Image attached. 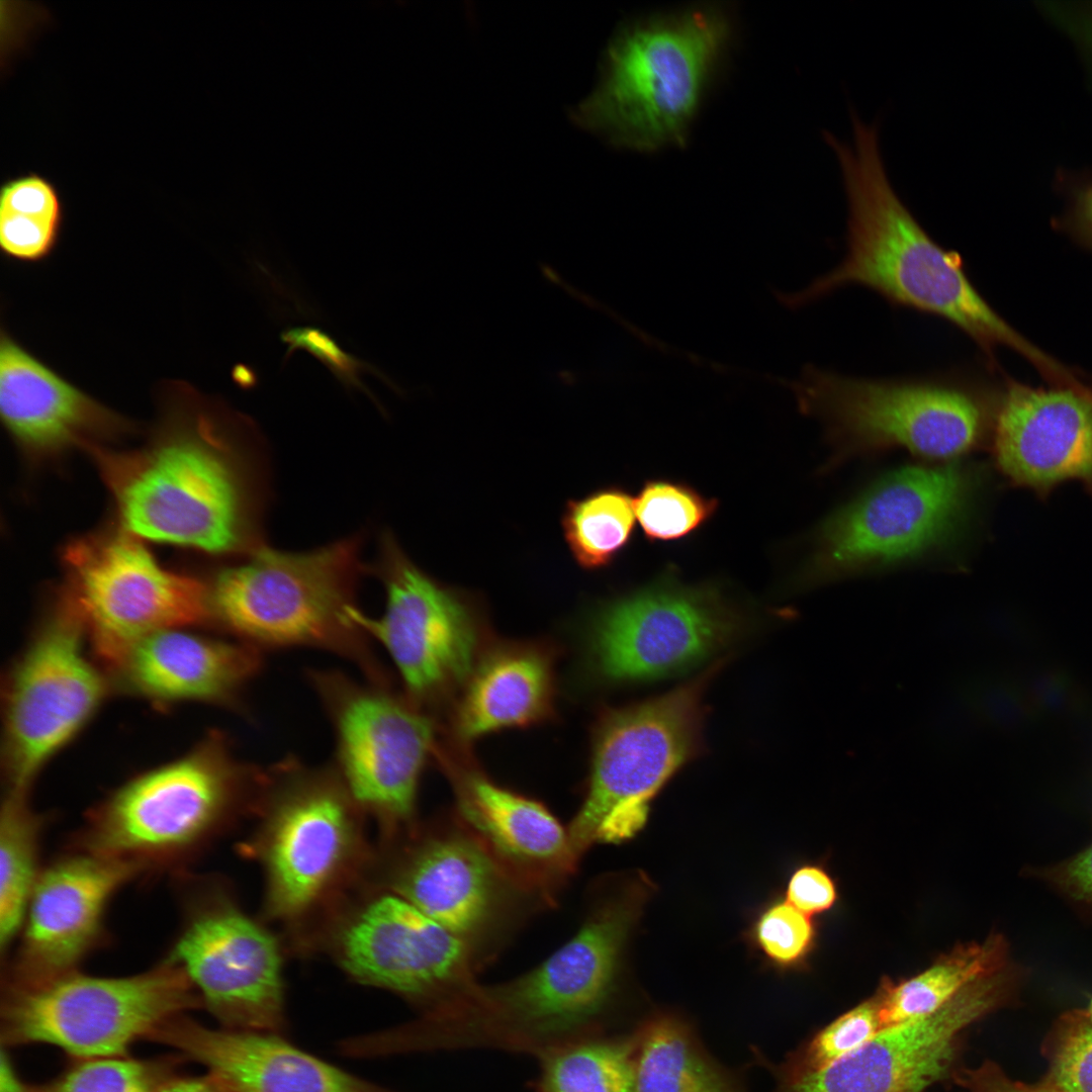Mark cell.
Listing matches in <instances>:
<instances>
[{
    "label": "cell",
    "instance_id": "6",
    "mask_svg": "<svg viewBox=\"0 0 1092 1092\" xmlns=\"http://www.w3.org/2000/svg\"><path fill=\"white\" fill-rule=\"evenodd\" d=\"M976 380L963 370L869 378L810 367L796 390L824 425L831 463L892 447L944 459L978 447L993 426L997 403Z\"/></svg>",
    "mask_w": 1092,
    "mask_h": 1092
},
{
    "label": "cell",
    "instance_id": "11",
    "mask_svg": "<svg viewBox=\"0 0 1092 1092\" xmlns=\"http://www.w3.org/2000/svg\"><path fill=\"white\" fill-rule=\"evenodd\" d=\"M260 772L236 760L218 736L211 737L115 792L93 817L87 851L140 864L185 850Z\"/></svg>",
    "mask_w": 1092,
    "mask_h": 1092
},
{
    "label": "cell",
    "instance_id": "23",
    "mask_svg": "<svg viewBox=\"0 0 1092 1092\" xmlns=\"http://www.w3.org/2000/svg\"><path fill=\"white\" fill-rule=\"evenodd\" d=\"M139 866L87 851L47 869L28 903L12 987L72 973L97 938L108 901Z\"/></svg>",
    "mask_w": 1092,
    "mask_h": 1092
},
{
    "label": "cell",
    "instance_id": "47",
    "mask_svg": "<svg viewBox=\"0 0 1092 1092\" xmlns=\"http://www.w3.org/2000/svg\"><path fill=\"white\" fill-rule=\"evenodd\" d=\"M1075 15L1077 16H1073L1074 19L1069 20V23L1092 48V6L1078 9Z\"/></svg>",
    "mask_w": 1092,
    "mask_h": 1092
},
{
    "label": "cell",
    "instance_id": "24",
    "mask_svg": "<svg viewBox=\"0 0 1092 1092\" xmlns=\"http://www.w3.org/2000/svg\"><path fill=\"white\" fill-rule=\"evenodd\" d=\"M234 1092H390L305 1053L275 1032L212 1029L181 1015L151 1035Z\"/></svg>",
    "mask_w": 1092,
    "mask_h": 1092
},
{
    "label": "cell",
    "instance_id": "21",
    "mask_svg": "<svg viewBox=\"0 0 1092 1092\" xmlns=\"http://www.w3.org/2000/svg\"><path fill=\"white\" fill-rule=\"evenodd\" d=\"M994 458L1013 484L1046 495L1066 480L1092 494V390L1008 381L997 400Z\"/></svg>",
    "mask_w": 1092,
    "mask_h": 1092
},
{
    "label": "cell",
    "instance_id": "31",
    "mask_svg": "<svg viewBox=\"0 0 1092 1092\" xmlns=\"http://www.w3.org/2000/svg\"><path fill=\"white\" fill-rule=\"evenodd\" d=\"M64 205L56 185L29 172L6 179L0 188V247L11 259L36 262L55 249Z\"/></svg>",
    "mask_w": 1092,
    "mask_h": 1092
},
{
    "label": "cell",
    "instance_id": "7",
    "mask_svg": "<svg viewBox=\"0 0 1092 1092\" xmlns=\"http://www.w3.org/2000/svg\"><path fill=\"white\" fill-rule=\"evenodd\" d=\"M724 662L661 696L608 710L600 718L587 790L567 827L580 859L596 843L635 836L657 793L702 752L704 695Z\"/></svg>",
    "mask_w": 1092,
    "mask_h": 1092
},
{
    "label": "cell",
    "instance_id": "4",
    "mask_svg": "<svg viewBox=\"0 0 1092 1092\" xmlns=\"http://www.w3.org/2000/svg\"><path fill=\"white\" fill-rule=\"evenodd\" d=\"M721 4H701L621 25L596 86L569 111L579 128L621 150L687 145L691 125L733 36Z\"/></svg>",
    "mask_w": 1092,
    "mask_h": 1092
},
{
    "label": "cell",
    "instance_id": "46",
    "mask_svg": "<svg viewBox=\"0 0 1092 1092\" xmlns=\"http://www.w3.org/2000/svg\"><path fill=\"white\" fill-rule=\"evenodd\" d=\"M1 1080H0V1092H31V1088L27 1087L18 1077L13 1065L11 1064L5 1053L1 1056Z\"/></svg>",
    "mask_w": 1092,
    "mask_h": 1092
},
{
    "label": "cell",
    "instance_id": "10",
    "mask_svg": "<svg viewBox=\"0 0 1092 1092\" xmlns=\"http://www.w3.org/2000/svg\"><path fill=\"white\" fill-rule=\"evenodd\" d=\"M749 624L719 586L687 583L669 568L594 611L589 656L597 674L608 682L665 677L721 652Z\"/></svg>",
    "mask_w": 1092,
    "mask_h": 1092
},
{
    "label": "cell",
    "instance_id": "18",
    "mask_svg": "<svg viewBox=\"0 0 1092 1092\" xmlns=\"http://www.w3.org/2000/svg\"><path fill=\"white\" fill-rule=\"evenodd\" d=\"M339 948L356 980L401 995L423 1015L460 1008L480 985L470 947L396 893L361 909L342 930Z\"/></svg>",
    "mask_w": 1092,
    "mask_h": 1092
},
{
    "label": "cell",
    "instance_id": "36",
    "mask_svg": "<svg viewBox=\"0 0 1092 1092\" xmlns=\"http://www.w3.org/2000/svg\"><path fill=\"white\" fill-rule=\"evenodd\" d=\"M746 939L770 968L800 971L817 945V927L811 916L786 899H775L755 915Z\"/></svg>",
    "mask_w": 1092,
    "mask_h": 1092
},
{
    "label": "cell",
    "instance_id": "14",
    "mask_svg": "<svg viewBox=\"0 0 1092 1092\" xmlns=\"http://www.w3.org/2000/svg\"><path fill=\"white\" fill-rule=\"evenodd\" d=\"M311 680L333 722L337 770L353 800L394 826L414 827L434 741L431 720L387 686H363L334 671H314Z\"/></svg>",
    "mask_w": 1092,
    "mask_h": 1092
},
{
    "label": "cell",
    "instance_id": "41",
    "mask_svg": "<svg viewBox=\"0 0 1092 1092\" xmlns=\"http://www.w3.org/2000/svg\"><path fill=\"white\" fill-rule=\"evenodd\" d=\"M785 896L789 903L812 917L831 910L838 900V891L822 864L805 863L791 874Z\"/></svg>",
    "mask_w": 1092,
    "mask_h": 1092
},
{
    "label": "cell",
    "instance_id": "1",
    "mask_svg": "<svg viewBox=\"0 0 1092 1092\" xmlns=\"http://www.w3.org/2000/svg\"><path fill=\"white\" fill-rule=\"evenodd\" d=\"M852 143L823 136L837 159L847 202L846 254L832 271L790 299L801 304L849 285L869 288L893 306L942 318L993 359L1006 345L1041 369L1051 360L1021 338L969 279L962 256L937 244L894 190L877 123L851 110Z\"/></svg>",
    "mask_w": 1092,
    "mask_h": 1092
},
{
    "label": "cell",
    "instance_id": "27",
    "mask_svg": "<svg viewBox=\"0 0 1092 1092\" xmlns=\"http://www.w3.org/2000/svg\"><path fill=\"white\" fill-rule=\"evenodd\" d=\"M549 657L533 647H506L479 660L467 679L456 731L472 740L492 731L523 726L550 710Z\"/></svg>",
    "mask_w": 1092,
    "mask_h": 1092
},
{
    "label": "cell",
    "instance_id": "42",
    "mask_svg": "<svg viewBox=\"0 0 1092 1092\" xmlns=\"http://www.w3.org/2000/svg\"><path fill=\"white\" fill-rule=\"evenodd\" d=\"M1040 875L1069 900L1092 909V844Z\"/></svg>",
    "mask_w": 1092,
    "mask_h": 1092
},
{
    "label": "cell",
    "instance_id": "8",
    "mask_svg": "<svg viewBox=\"0 0 1092 1092\" xmlns=\"http://www.w3.org/2000/svg\"><path fill=\"white\" fill-rule=\"evenodd\" d=\"M980 480L978 469L954 463L892 472L818 528L801 581L818 584L947 544L969 521Z\"/></svg>",
    "mask_w": 1092,
    "mask_h": 1092
},
{
    "label": "cell",
    "instance_id": "12",
    "mask_svg": "<svg viewBox=\"0 0 1092 1092\" xmlns=\"http://www.w3.org/2000/svg\"><path fill=\"white\" fill-rule=\"evenodd\" d=\"M65 560L68 598L97 654L115 668L144 638L210 618L207 587L161 567L129 534L83 538Z\"/></svg>",
    "mask_w": 1092,
    "mask_h": 1092
},
{
    "label": "cell",
    "instance_id": "30",
    "mask_svg": "<svg viewBox=\"0 0 1092 1092\" xmlns=\"http://www.w3.org/2000/svg\"><path fill=\"white\" fill-rule=\"evenodd\" d=\"M635 1037L593 1035L540 1059L537 1092H635Z\"/></svg>",
    "mask_w": 1092,
    "mask_h": 1092
},
{
    "label": "cell",
    "instance_id": "33",
    "mask_svg": "<svg viewBox=\"0 0 1092 1092\" xmlns=\"http://www.w3.org/2000/svg\"><path fill=\"white\" fill-rule=\"evenodd\" d=\"M39 823L24 794L9 793L0 824V943L9 946L22 924L35 886Z\"/></svg>",
    "mask_w": 1092,
    "mask_h": 1092
},
{
    "label": "cell",
    "instance_id": "48",
    "mask_svg": "<svg viewBox=\"0 0 1092 1092\" xmlns=\"http://www.w3.org/2000/svg\"><path fill=\"white\" fill-rule=\"evenodd\" d=\"M234 379L244 388L253 387L257 383L256 373L245 365H238L234 369Z\"/></svg>",
    "mask_w": 1092,
    "mask_h": 1092
},
{
    "label": "cell",
    "instance_id": "28",
    "mask_svg": "<svg viewBox=\"0 0 1092 1092\" xmlns=\"http://www.w3.org/2000/svg\"><path fill=\"white\" fill-rule=\"evenodd\" d=\"M1011 961L1007 940L992 932L982 941L957 944L912 977L883 978L875 992L883 1029L937 1011L969 983Z\"/></svg>",
    "mask_w": 1092,
    "mask_h": 1092
},
{
    "label": "cell",
    "instance_id": "37",
    "mask_svg": "<svg viewBox=\"0 0 1092 1092\" xmlns=\"http://www.w3.org/2000/svg\"><path fill=\"white\" fill-rule=\"evenodd\" d=\"M1046 1071L1039 1080L1055 1092H1092V1022L1089 1011L1064 1012L1040 1050Z\"/></svg>",
    "mask_w": 1092,
    "mask_h": 1092
},
{
    "label": "cell",
    "instance_id": "45",
    "mask_svg": "<svg viewBox=\"0 0 1092 1092\" xmlns=\"http://www.w3.org/2000/svg\"><path fill=\"white\" fill-rule=\"evenodd\" d=\"M153 1092H234L218 1079L208 1074L205 1077L168 1078Z\"/></svg>",
    "mask_w": 1092,
    "mask_h": 1092
},
{
    "label": "cell",
    "instance_id": "20",
    "mask_svg": "<svg viewBox=\"0 0 1092 1092\" xmlns=\"http://www.w3.org/2000/svg\"><path fill=\"white\" fill-rule=\"evenodd\" d=\"M168 961L178 965L226 1028L284 1026L281 957L274 937L231 906L195 914Z\"/></svg>",
    "mask_w": 1092,
    "mask_h": 1092
},
{
    "label": "cell",
    "instance_id": "25",
    "mask_svg": "<svg viewBox=\"0 0 1092 1092\" xmlns=\"http://www.w3.org/2000/svg\"><path fill=\"white\" fill-rule=\"evenodd\" d=\"M0 414L9 433L37 451L56 450L126 425L4 329L0 337Z\"/></svg>",
    "mask_w": 1092,
    "mask_h": 1092
},
{
    "label": "cell",
    "instance_id": "5",
    "mask_svg": "<svg viewBox=\"0 0 1092 1092\" xmlns=\"http://www.w3.org/2000/svg\"><path fill=\"white\" fill-rule=\"evenodd\" d=\"M359 570L355 539L302 553L258 549L207 587L210 618L258 649H327L354 660L372 682L384 684V671L351 619Z\"/></svg>",
    "mask_w": 1092,
    "mask_h": 1092
},
{
    "label": "cell",
    "instance_id": "35",
    "mask_svg": "<svg viewBox=\"0 0 1092 1092\" xmlns=\"http://www.w3.org/2000/svg\"><path fill=\"white\" fill-rule=\"evenodd\" d=\"M882 1029L879 998L875 993L790 1054L775 1068L774 1075L800 1076L823 1070L861 1048Z\"/></svg>",
    "mask_w": 1092,
    "mask_h": 1092
},
{
    "label": "cell",
    "instance_id": "44",
    "mask_svg": "<svg viewBox=\"0 0 1092 1092\" xmlns=\"http://www.w3.org/2000/svg\"><path fill=\"white\" fill-rule=\"evenodd\" d=\"M1067 224L1081 241L1092 248V179L1086 180L1073 191Z\"/></svg>",
    "mask_w": 1092,
    "mask_h": 1092
},
{
    "label": "cell",
    "instance_id": "43",
    "mask_svg": "<svg viewBox=\"0 0 1092 1092\" xmlns=\"http://www.w3.org/2000/svg\"><path fill=\"white\" fill-rule=\"evenodd\" d=\"M951 1080L968 1092H1055L1039 1081L1031 1084L1011 1079L992 1061H985L977 1068L960 1066Z\"/></svg>",
    "mask_w": 1092,
    "mask_h": 1092
},
{
    "label": "cell",
    "instance_id": "29",
    "mask_svg": "<svg viewBox=\"0 0 1092 1092\" xmlns=\"http://www.w3.org/2000/svg\"><path fill=\"white\" fill-rule=\"evenodd\" d=\"M635 1037V1092H746L679 1018L658 1014Z\"/></svg>",
    "mask_w": 1092,
    "mask_h": 1092
},
{
    "label": "cell",
    "instance_id": "3",
    "mask_svg": "<svg viewBox=\"0 0 1092 1092\" xmlns=\"http://www.w3.org/2000/svg\"><path fill=\"white\" fill-rule=\"evenodd\" d=\"M575 934L533 970L480 985L445 1028L452 1049L536 1055L590 1035L610 1000L629 936L651 894L643 876L597 888Z\"/></svg>",
    "mask_w": 1092,
    "mask_h": 1092
},
{
    "label": "cell",
    "instance_id": "49",
    "mask_svg": "<svg viewBox=\"0 0 1092 1092\" xmlns=\"http://www.w3.org/2000/svg\"><path fill=\"white\" fill-rule=\"evenodd\" d=\"M1088 1011H1089L1090 1019H1091V1022H1092V1001H1091L1090 1010H1088Z\"/></svg>",
    "mask_w": 1092,
    "mask_h": 1092
},
{
    "label": "cell",
    "instance_id": "19",
    "mask_svg": "<svg viewBox=\"0 0 1092 1092\" xmlns=\"http://www.w3.org/2000/svg\"><path fill=\"white\" fill-rule=\"evenodd\" d=\"M271 772L280 786L265 849L268 904L275 916L293 917L315 901L347 857L354 800L335 769L286 760Z\"/></svg>",
    "mask_w": 1092,
    "mask_h": 1092
},
{
    "label": "cell",
    "instance_id": "38",
    "mask_svg": "<svg viewBox=\"0 0 1092 1092\" xmlns=\"http://www.w3.org/2000/svg\"><path fill=\"white\" fill-rule=\"evenodd\" d=\"M169 1060L118 1057L82 1059L31 1092H153L169 1078Z\"/></svg>",
    "mask_w": 1092,
    "mask_h": 1092
},
{
    "label": "cell",
    "instance_id": "39",
    "mask_svg": "<svg viewBox=\"0 0 1092 1092\" xmlns=\"http://www.w3.org/2000/svg\"><path fill=\"white\" fill-rule=\"evenodd\" d=\"M280 340L286 345L285 361L296 351H305L323 363L348 390L362 391L376 401L361 379L365 373L373 374L394 387L390 379L377 367L345 351L329 333L318 327H288L280 333Z\"/></svg>",
    "mask_w": 1092,
    "mask_h": 1092
},
{
    "label": "cell",
    "instance_id": "17",
    "mask_svg": "<svg viewBox=\"0 0 1092 1092\" xmlns=\"http://www.w3.org/2000/svg\"><path fill=\"white\" fill-rule=\"evenodd\" d=\"M82 618L67 597L16 665L6 708L10 792L24 794L36 772L87 722L105 681L84 648Z\"/></svg>",
    "mask_w": 1092,
    "mask_h": 1092
},
{
    "label": "cell",
    "instance_id": "40",
    "mask_svg": "<svg viewBox=\"0 0 1092 1092\" xmlns=\"http://www.w3.org/2000/svg\"><path fill=\"white\" fill-rule=\"evenodd\" d=\"M970 704L956 685L942 692L932 704L925 732L931 748L944 756L963 752L970 733Z\"/></svg>",
    "mask_w": 1092,
    "mask_h": 1092
},
{
    "label": "cell",
    "instance_id": "2",
    "mask_svg": "<svg viewBox=\"0 0 1092 1092\" xmlns=\"http://www.w3.org/2000/svg\"><path fill=\"white\" fill-rule=\"evenodd\" d=\"M164 432L103 469L122 521L136 536L213 553L254 541L253 486L229 438L233 414L183 381L166 382Z\"/></svg>",
    "mask_w": 1092,
    "mask_h": 1092
},
{
    "label": "cell",
    "instance_id": "34",
    "mask_svg": "<svg viewBox=\"0 0 1092 1092\" xmlns=\"http://www.w3.org/2000/svg\"><path fill=\"white\" fill-rule=\"evenodd\" d=\"M634 498V511L650 543L685 540L708 524L719 508L689 483L666 478L646 480Z\"/></svg>",
    "mask_w": 1092,
    "mask_h": 1092
},
{
    "label": "cell",
    "instance_id": "16",
    "mask_svg": "<svg viewBox=\"0 0 1092 1092\" xmlns=\"http://www.w3.org/2000/svg\"><path fill=\"white\" fill-rule=\"evenodd\" d=\"M1021 982L1022 972L1015 963L986 973L937 1011L882 1029L823 1070L775 1075V1092H923L936 1082L951 1080L967 1029L1010 1005Z\"/></svg>",
    "mask_w": 1092,
    "mask_h": 1092
},
{
    "label": "cell",
    "instance_id": "9",
    "mask_svg": "<svg viewBox=\"0 0 1092 1092\" xmlns=\"http://www.w3.org/2000/svg\"><path fill=\"white\" fill-rule=\"evenodd\" d=\"M193 985L176 964L122 978L70 973L11 987L2 1012L9 1044L47 1043L81 1058L124 1056L141 1036L197 1006Z\"/></svg>",
    "mask_w": 1092,
    "mask_h": 1092
},
{
    "label": "cell",
    "instance_id": "22",
    "mask_svg": "<svg viewBox=\"0 0 1092 1092\" xmlns=\"http://www.w3.org/2000/svg\"><path fill=\"white\" fill-rule=\"evenodd\" d=\"M456 819L498 869L546 909L576 873L580 858L567 828L540 802L475 770L454 775Z\"/></svg>",
    "mask_w": 1092,
    "mask_h": 1092
},
{
    "label": "cell",
    "instance_id": "26",
    "mask_svg": "<svg viewBox=\"0 0 1092 1092\" xmlns=\"http://www.w3.org/2000/svg\"><path fill=\"white\" fill-rule=\"evenodd\" d=\"M259 649L180 628L136 643L117 665L134 693L161 702H225L259 671Z\"/></svg>",
    "mask_w": 1092,
    "mask_h": 1092
},
{
    "label": "cell",
    "instance_id": "13",
    "mask_svg": "<svg viewBox=\"0 0 1092 1092\" xmlns=\"http://www.w3.org/2000/svg\"><path fill=\"white\" fill-rule=\"evenodd\" d=\"M408 833L394 871L395 893L463 940L480 968L546 909L498 869L454 815Z\"/></svg>",
    "mask_w": 1092,
    "mask_h": 1092
},
{
    "label": "cell",
    "instance_id": "32",
    "mask_svg": "<svg viewBox=\"0 0 1092 1092\" xmlns=\"http://www.w3.org/2000/svg\"><path fill=\"white\" fill-rule=\"evenodd\" d=\"M634 498L610 485L569 499L561 517L565 543L578 566L595 571L612 565L635 534Z\"/></svg>",
    "mask_w": 1092,
    "mask_h": 1092
},
{
    "label": "cell",
    "instance_id": "15",
    "mask_svg": "<svg viewBox=\"0 0 1092 1092\" xmlns=\"http://www.w3.org/2000/svg\"><path fill=\"white\" fill-rule=\"evenodd\" d=\"M378 572L386 589L384 613L370 618L354 607L351 619L386 649L411 697L431 699L466 682L479 661L481 618L474 600L424 572L388 536Z\"/></svg>",
    "mask_w": 1092,
    "mask_h": 1092
}]
</instances>
